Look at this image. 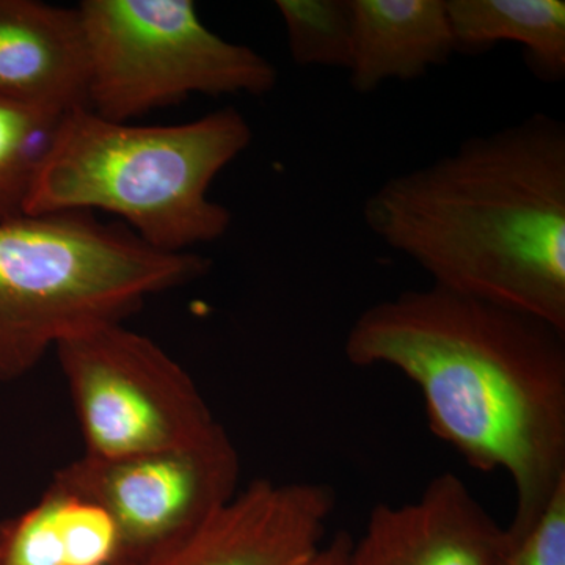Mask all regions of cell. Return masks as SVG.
Returning <instances> with one entry per match:
<instances>
[{
    "label": "cell",
    "mask_w": 565,
    "mask_h": 565,
    "mask_svg": "<svg viewBox=\"0 0 565 565\" xmlns=\"http://www.w3.org/2000/svg\"><path fill=\"white\" fill-rule=\"evenodd\" d=\"M344 353L414 382L435 437L476 470L511 478V533L565 484V332L552 323L430 285L363 310Z\"/></svg>",
    "instance_id": "1"
},
{
    "label": "cell",
    "mask_w": 565,
    "mask_h": 565,
    "mask_svg": "<svg viewBox=\"0 0 565 565\" xmlns=\"http://www.w3.org/2000/svg\"><path fill=\"white\" fill-rule=\"evenodd\" d=\"M363 221L433 285L565 332V125L534 114L382 182Z\"/></svg>",
    "instance_id": "2"
},
{
    "label": "cell",
    "mask_w": 565,
    "mask_h": 565,
    "mask_svg": "<svg viewBox=\"0 0 565 565\" xmlns=\"http://www.w3.org/2000/svg\"><path fill=\"white\" fill-rule=\"evenodd\" d=\"M250 122L233 107L173 126L63 115L24 204V214L109 212L156 250L191 253L222 239L228 207L212 182L250 147Z\"/></svg>",
    "instance_id": "3"
},
{
    "label": "cell",
    "mask_w": 565,
    "mask_h": 565,
    "mask_svg": "<svg viewBox=\"0 0 565 565\" xmlns=\"http://www.w3.org/2000/svg\"><path fill=\"white\" fill-rule=\"evenodd\" d=\"M207 270L199 253L156 250L92 212L0 221V382L24 377L66 338L122 322Z\"/></svg>",
    "instance_id": "4"
},
{
    "label": "cell",
    "mask_w": 565,
    "mask_h": 565,
    "mask_svg": "<svg viewBox=\"0 0 565 565\" xmlns=\"http://www.w3.org/2000/svg\"><path fill=\"white\" fill-rule=\"evenodd\" d=\"M88 109L111 121L204 96H263L277 68L211 31L191 0H85Z\"/></svg>",
    "instance_id": "5"
},
{
    "label": "cell",
    "mask_w": 565,
    "mask_h": 565,
    "mask_svg": "<svg viewBox=\"0 0 565 565\" xmlns=\"http://www.w3.org/2000/svg\"><path fill=\"white\" fill-rule=\"evenodd\" d=\"M85 455L125 459L199 444L222 426L191 374L122 322L102 323L55 348Z\"/></svg>",
    "instance_id": "6"
},
{
    "label": "cell",
    "mask_w": 565,
    "mask_h": 565,
    "mask_svg": "<svg viewBox=\"0 0 565 565\" xmlns=\"http://www.w3.org/2000/svg\"><path fill=\"white\" fill-rule=\"evenodd\" d=\"M239 452L223 426L199 444L125 459L84 456L54 475L109 512L128 563L202 526L239 492Z\"/></svg>",
    "instance_id": "7"
},
{
    "label": "cell",
    "mask_w": 565,
    "mask_h": 565,
    "mask_svg": "<svg viewBox=\"0 0 565 565\" xmlns=\"http://www.w3.org/2000/svg\"><path fill=\"white\" fill-rule=\"evenodd\" d=\"M333 511L329 486L256 479L192 533L125 565H348L353 539L329 535Z\"/></svg>",
    "instance_id": "8"
},
{
    "label": "cell",
    "mask_w": 565,
    "mask_h": 565,
    "mask_svg": "<svg viewBox=\"0 0 565 565\" xmlns=\"http://www.w3.org/2000/svg\"><path fill=\"white\" fill-rule=\"evenodd\" d=\"M505 544V527L445 471L414 501L375 505L348 565H497Z\"/></svg>",
    "instance_id": "9"
},
{
    "label": "cell",
    "mask_w": 565,
    "mask_h": 565,
    "mask_svg": "<svg viewBox=\"0 0 565 565\" xmlns=\"http://www.w3.org/2000/svg\"><path fill=\"white\" fill-rule=\"evenodd\" d=\"M0 98L63 117L88 109V51L79 10L0 0Z\"/></svg>",
    "instance_id": "10"
},
{
    "label": "cell",
    "mask_w": 565,
    "mask_h": 565,
    "mask_svg": "<svg viewBox=\"0 0 565 565\" xmlns=\"http://www.w3.org/2000/svg\"><path fill=\"white\" fill-rule=\"evenodd\" d=\"M349 84L370 95L388 81H415L456 52L445 0H352Z\"/></svg>",
    "instance_id": "11"
},
{
    "label": "cell",
    "mask_w": 565,
    "mask_h": 565,
    "mask_svg": "<svg viewBox=\"0 0 565 565\" xmlns=\"http://www.w3.org/2000/svg\"><path fill=\"white\" fill-rule=\"evenodd\" d=\"M120 530L92 498L52 479L28 511L0 523V565H125Z\"/></svg>",
    "instance_id": "12"
},
{
    "label": "cell",
    "mask_w": 565,
    "mask_h": 565,
    "mask_svg": "<svg viewBox=\"0 0 565 565\" xmlns=\"http://www.w3.org/2000/svg\"><path fill=\"white\" fill-rule=\"evenodd\" d=\"M445 7L456 52L479 54L501 41H514L539 79H564L563 0H445Z\"/></svg>",
    "instance_id": "13"
},
{
    "label": "cell",
    "mask_w": 565,
    "mask_h": 565,
    "mask_svg": "<svg viewBox=\"0 0 565 565\" xmlns=\"http://www.w3.org/2000/svg\"><path fill=\"white\" fill-rule=\"evenodd\" d=\"M62 117L0 98V221L24 204Z\"/></svg>",
    "instance_id": "14"
},
{
    "label": "cell",
    "mask_w": 565,
    "mask_h": 565,
    "mask_svg": "<svg viewBox=\"0 0 565 565\" xmlns=\"http://www.w3.org/2000/svg\"><path fill=\"white\" fill-rule=\"evenodd\" d=\"M294 63L348 71L353 39L352 0H277Z\"/></svg>",
    "instance_id": "15"
},
{
    "label": "cell",
    "mask_w": 565,
    "mask_h": 565,
    "mask_svg": "<svg viewBox=\"0 0 565 565\" xmlns=\"http://www.w3.org/2000/svg\"><path fill=\"white\" fill-rule=\"evenodd\" d=\"M508 533V544L497 565H565V484L533 525Z\"/></svg>",
    "instance_id": "16"
}]
</instances>
